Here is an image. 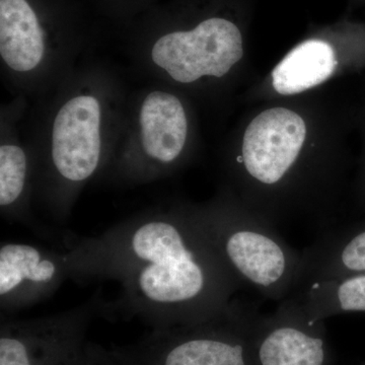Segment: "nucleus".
<instances>
[{"label": "nucleus", "mask_w": 365, "mask_h": 365, "mask_svg": "<svg viewBox=\"0 0 365 365\" xmlns=\"http://www.w3.org/2000/svg\"><path fill=\"white\" fill-rule=\"evenodd\" d=\"M74 280H115L119 312L163 327L198 325L225 314L242 285L191 211L157 213L93 237H66Z\"/></svg>", "instance_id": "f257e3e1"}, {"label": "nucleus", "mask_w": 365, "mask_h": 365, "mask_svg": "<svg viewBox=\"0 0 365 365\" xmlns=\"http://www.w3.org/2000/svg\"><path fill=\"white\" fill-rule=\"evenodd\" d=\"M223 263L242 287L281 302L299 287L302 253L253 211L215 206L191 210Z\"/></svg>", "instance_id": "f03ea898"}, {"label": "nucleus", "mask_w": 365, "mask_h": 365, "mask_svg": "<svg viewBox=\"0 0 365 365\" xmlns=\"http://www.w3.org/2000/svg\"><path fill=\"white\" fill-rule=\"evenodd\" d=\"M242 54L241 31L220 18L208 19L187 32L163 35L151 49L155 66L182 83L206 76L222 78Z\"/></svg>", "instance_id": "7ed1b4c3"}, {"label": "nucleus", "mask_w": 365, "mask_h": 365, "mask_svg": "<svg viewBox=\"0 0 365 365\" xmlns=\"http://www.w3.org/2000/svg\"><path fill=\"white\" fill-rule=\"evenodd\" d=\"M252 352L254 365H332L325 322L309 319L294 295L257 314Z\"/></svg>", "instance_id": "20e7f679"}, {"label": "nucleus", "mask_w": 365, "mask_h": 365, "mask_svg": "<svg viewBox=\"0 0 365 365\" xmlns=\"http://www.w3.org/2000/svg\"><path fill=\"white\" fill-rule=\"evenodd\" d=\"M258 314L256 307L235 299L225 314L178 328L160 365H254L252 331Z\"/></svg>", "instance_id": "39448f33"}, {"label": "nucleus", "mask_w": 365, "mask_h": 365, "mask_svg": "<svg viewBox=\"0 0 365 365\" xmlns=\"http://www.w3.org/2000/svg\"><path fill=\"white\" fill-rule=\"evenodd\" d=\"M67 279H74V268L66 247L47 249L25 242L0 247L1 311H21L45 302Z\"/></svg>", "instance_id": "423d86ee"}, {"label": "nucleus", "mask_w": 365, "mask_h": 365, "mask_svg": "<svg viewBox=\"0 0 365 365\" xmlns=\"http://www.w3.org/2000/svg\"><path fill=\"white\" fill-rule=\"evenodd\" d=\"M307 127L299 114L273 108L258 115L247 128L237 163L263 188H275L299 160Z\"/></svg>", "instance_id": "0eeeda50"}, {"label": "nucleus", "mask_w": 365, "mask_h": 365, "mask_svg": "<svg viewBox=\"0 0 365 365\" xmlns=\"http://www.w3.org/2000/svg\"><path fill=\"white\" fill-rule=\"evenodd\" d=\"M101 106L93 96L72 98L53 123L51 162L59 181L78 187L101 165Z\"/></svg>", "instance_id": "6e6552de"}, {"label": "nucleus", "mask_w": 365, "mask_h": 365, "mask_svg": "<svg viewBox=\"0 0 365 365\" xmlns=\"http://www.w3.org/2000/svg\"><path fill=\"white\" fill-rule=\"evenodd\" d=\"M141 150L148 165L168 167L179 160L188 133L186 113L179 98L155 91L144 98L139 113Z\"/></svg>", "instance_id": "1a4fd4ad"}, {"label": "nucleus", "mask_w": 365, "mask_h": 365, "mask_svg": "<svg viewBox=\"0 0 365 365\" xmlns=\"http://www.w3.org/2000/svg\"><path fill=\"white\" fill-rule=\"evenodd\" d=\"M302 253V272L295 292L317 281L365 273V225L328 228Z\"/></svg>", "instance_id": "9d476101"}, {"label": "nucleus", "mask_w": 365, "mask_h": 365, "mask_svg": "<svg viewBox=\"0 0 365 365\" xmlns=\"http://www.w3.org/2000/svg\"><path fill=\"white\" fill-rule=\"evenodd\" d=\"M45 53L44 32L26 0H0V54L14 71L36 68Z\"/></svg>", "instance_id": "9b49d317"}, {"label": "nucleus", "mask_w": 365, "mask_h": 365, "mask_svg": "<svg viewBox=\"0 0 365 365\" xmlns=\"http://www.w3.org/2000/svg\"><path fill=\"white\" fill-rule=\"evenodd\" d=\"M337 66L330 44L309 40L295 47L274 68L273 88L283 96L295 95L325 83Z\"/></svg>", "instance_id": "f8f14e48"}, {"label": "nucleus", "mask_w": 365, "mask_h": 365, "mask_svg": "<svg viewBox=\"0 0 365 365\" xmlns=\"http://www.w3.org/2000/svg\"><path fill=\"white\" fill-rule=\"evenodd\" d=\"M309 319H327L348 313H365V273L317 281L292 294Z\"/></svg>", "instance_id": "ddd939ff"}, {"label": "nucleus", "mask_w": 365, "mask_h": 365, "mask_svg": "<svg viewBox=\"0 0 365 365\" xmlns=\"http://www.w3.org/2000/svg\"><path fill=\"white\" fill-rule=\"evenodd\" d=\"M29 178V162L25 151L14 144L0 148V206L4 215L16 216Z\"/></svg>", "instance_id": "4468645a"}, {"label": "nucleus", "mask_w": 365, "mask_h": 365, "mask_svg": "<svg viewBox=\"0 0 365 365\" xmlns=\"http://www.w3.org/2000/svg\"><path fill=\"white\" fill-rule=\"evenodd\" d=\"M0 365H30L25 343L9 324L0 338Z\"/></svg>", "instance_id": "2eb2a0df"}]
</instances>
